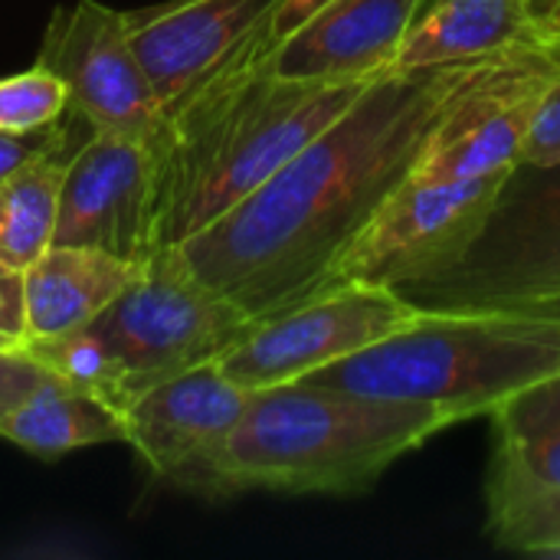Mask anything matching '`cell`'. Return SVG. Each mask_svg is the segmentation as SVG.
Segmentation results:
<instances>
[{
	"label": "cell",
	"instance_id": "1",
	"mask_svg": "<svg viewBox=\"0 0 560 560\" xmlns=\"http://www.w3.org/2000/svg\"><path fill=\"white\" fill-rule=\"evenodd\" d=\"M482 62L371 79L358 102L262 187L180 243L190 269L249 322L331 289L338 262L404 187L433 128Z\"/></svg>",
	"mask_w": 560,
	"mask_h": 560
},
{
	"label": "cell",
	"instance_id": "2",
	"mask_svg": "<svg viewBox=\"0 0 560 560\" xmlns=\"http://www.w3.org/2000/svg\"><path fill=\"white\" fill-rule=\"evenodd\" d=\"M262 39L164 115L158 161V246H180L335 125L371 79H282ZM377 79V75H374Z\"/></svg>",
	"mask_w": 560,
	"mask_h": 560
},
{
	"label": "cell",
	"instance_id": "15",
	"mask_svg": "<svg viewBox=\"0 0 560 560\" xmlns=\"http://www.w3.org/2000/svg\"><path fill=\"white\" fill-rule=\"evenodd\" d=\"M538 43L528 0H427L387 72L489 59Z\"/></svg>",
	"mask_w": 560,
	"mask_h": 560
},
{
	"label": "cell",
	"instance_id": "12",
	"mask_svg": "<svg viewBox=\"0 0 560 560\" xmlns=\"http://www.w3.org/2000/svg\"><path fill=\"white\" fill-rule=\"evenodd\" d=\"M52 246H89L125 262L161 249L154 141L92 131L66 161Z\"/></svg>",
	"mask_w": 560,
	"mask_h": 560
},
{
	"label": "cell",
	"instance_id": "16",
	"mask_svg": "<svg viewBox=\"0 0 560 560\" xmlns=\"http://www.w3.org/2000/svg\"><path fill=\"white\" fill-rule=\"evenodd\" d=\"M138 262L89 246H49L26 272V338L92 325L131 282Z\"/></svg>",
	"mask_w": 560,
	"mask_h": 560
},
{
	"label": "cell",
	"instance_id": "17",
	"mask_svg": "<svg viewBox=\"0 0 560 560\" xmlns=\"http://www.w3.org/2000/svg\"><path fill=\"white\" fill-rule=\"evenodd\" d=\"M0 436L39 459H59L72 450L125 443V417L98 394L43 374V381L0 417Z\"/></svg>",
	"mask_w": 560,
	"mask_h": 560
},
{
	"label": "cell",
	"instance_id": "7",
	"mask_svg": "<svg viewBox=\"0 0 560 560\" xmlns=\"http://www.w3.org/2000/svg\"><path fill=\"white\" fill-rule=\"evenodd\" d=\"M420 315L423 308L390 285L338 282L253 322L217 368L246 390L305 381L308 374L397 335Z\"/></svg>",
	"mask_w": 560,
	"mask_h": 560
},
{
	"label": "cell",
	"instance_id": "21",
	"mask_svg": "<svg viewBox=\"0 0 560 560\" xmlns=\"http://www.w3.org/2000/svg\"><path fill=\"white\" fill-rule=\"evenodd\" d=\"M489 538L505 551L560 558V489L486 479Z\"/></svg>",
	"mask_w": 560,
	"mask_h": 560
},
{
	"label": "cell",
	"instance_id": "19",
	"mask_svg": "<svg viewBox=\"0 0 560 560\" xmlns=\"http://www.w3.org/2000/svg\"><path fill=\"white\" fill-rule=\"evenodd\" d=\"M52 151L36 154L0 180V262L26 272L49 246L59 210V187L66 158Z\"/></svg>",
	"mask_w": 560,
	"mask_h": 560
},
{
	"label": "cell",
	"instance_id": "5",
	"mask_svg": "<svg viewBox=\"0 0 560 560\" xmlns=\"http://www.w3.org/2000/svg\"><path fill=\"white\" fill-rule=\"evenodd\" d=\"M397 292L423 312L560 315V161H518L463 253Z\"/></svg>",
	"mask_w": 560,
	"mask_h": 560
},
{
	"label": "cell",
	"instance_id": "13",
	"mask_svg": "<svg viewBox=\"0 0 560 560\" xmlns=\"http://www.w3.org/2000/svg\"><path fill=\"white\" fill-rule=\"evenodd\" d=\"M279 7L282 0H177L128 13L131 46L164 115L276 36Z\"/></svg>",
	"mask_w": 560,
	"mask_h": 560
},
{
	"label": "cell",
	"instance_id": "6",
	"mask_svg": "<svg viewBox=\"0 0 560 560\" xmlns=\"http://www.w3.org/2000/svg\"><path fill=\"white\" fill-rule=\"evenodd\" d=\"M249 325L230 299L190 269L180 246H161L141 259L131 282L92 322L135 394L154 381L217 364Z\"/></svg>",
	"mask_w": 560,
	"mask_h": 560
},
{
	"label": "cell",
	"instance_id": "8",
	"mask_svg": "<svg viewBox=\"0 0 560 560\" xmlns=\"http://www.w3.org/2000/svg\"><path fill=\"white\" fill-rule=\"evenodd\" d=\"M558 72L560 46L545 43L486 59L433 128L410 180L486 177L518 164L538 102Z\"/></svg>",
	"mask_w": 560,
	"mask_h": 560
},
{
	"label": "cell",
	"instance_id": "26",
	"mask_svg": "<svg viewBox=\"0 0 560 560\" xmlns=\"http://www.w3.org/2000/svg\"><path fill=\"white\" fill-rule=\"evenodd\" d=\"M56 144H62V135L56 131V125L43 131H0V180L13 174L16 167H23L26 161H33L36 154L52 151Z\"/></svg>",
	"mask_w": 560,
	"mask_h": 560
},
{
	"label": "cell",
	"instance_id": "9",
	"mask_svg": "<svg viewBox=\"0 0 560 560\" xmlns=\"http://www.w3.org/2000/svg\"><path fill=\"white\" fill-rule=\"evenodd\" d=\"M36 66L49 69L66 85L69 105L92 125V131L158 141L164 108L158 105L131 46L128 10L98 0L56 7Z\"/></svg>",
	"mask_w": 560,
	"mask_h": 560
},
{
	"label": "cell",
	"instance_id": "3",
	"mask_svg": "<svg viewBox=\"0 0 560 560\" xmlns=\"http://www.w3.org/2000/svg\"><path fill=\"white\" fill-rule=\"evenodd\" d=\"M459 417L427 404L358 397L308 381L249 390L223 450L226 495H358Z\"/></svg>",
	"mask_w": 560,
	"mask_h": 560
},
{
	"label": "cell",
	"instance_id": "14",
	"mask_svg": "<svg viewBox=\"0 0 560 560\" xmlns=\"http://www.w3.org/2000/svg\"><path fill=\"white\" fill-rule=\"evenodd\" d=\"M427 0H328L302 26L276 39L269 66L282 79H374Z\"/></svg>",
	"mask_w": 560,
	"mask_h": 560
},
{
	"label": "cell",
	"instance_id": "23",
	"mask_svg": "<svg viewBox=\"0 0 560 560\" xmlns=\"http://www.w3.org/2000/svg\"><path fill=\"white\" fill-rule=\"evenodd\" d=\"M518 161L525 164H558L560 161V72L538 102V112L532 118Z\"/></svg>",
	"mask_w": 560,
	"mask_h": 560
},
{
	"label": "cell",
	"instance_id": "25",
	"mask_svg": "<svg viewBox=\"0 0 560 560\" xmlns=\"http://www.w3.org/2000/svg\"><path fill=\"white\" fill-rule=\"evenodd\" d=\"M43 368L23 348H0V417L13 410L39 381Z\"/></svg>",
	"mask_w": 560,
	"mask_h": 560
},
{
	"label": "cell",
	"instance_id": "20",
	"mask_svg": "<svg viewBox=\"0 0 560 560\" xmlns=\"http://www.w3.org/2000/svg\"><path fill=\"white\" fill-rule=\"evenodd\" d=\"M23 351L46 374H56L59 381H66L72 387L98 394L102 400H108L118 410H125L135 394L121 361L115 358L108 341L92 325H82V328H72V331L52 335V338H26Z\"/></svg>",
	"mask_w": 560,
	"mask_h": 560
},
{
	"label": "cell",
	"instance_id": "22",
	"mask_svg": "<svg viewBox=\"0 0 560 560\" xmlns=\"http://www.w3.org/2000/svg\"><path fill=\"white\" fill-rule=\"evenodd\" d=\"M69 108L66 85L43 66L0 79V131H43Z\"/></svg>",
	"mask_w": 560,
	"mask_h": 560
},
{
	"label": "cell",
	"instance_id": "4",
	"mask_svg": "<svg viewBox=\"0 0 560 560\" xmlns=\"http://www.w3.org/2000/svg\"><path fill=\"white\" fill-rule=\"evenodd\" d=\"M560 374V315L423 312L397 335L341 358L308 384L427 404L459 417H492L518 390Z\"/></svg>",
	"mask_w": 560,
	"mask_h": 560
},
{
	"label": "cell",
	"instance_id": "28",
	"mask_svg": "<svg viewBox=\"0 0 560 560\" xmlns=\"http://www.w3.org/2000/svg\"><path fill=\"white\" fill-rule=\"evenodd\" d=\"M328 0H282L279 13H276V39H282L285 33H292L295 26H302L312 13H318Z\"/></svg>",
	"mask_w": 560,
	"mask_h": 560
},
{
	"label": "cell",
	"instance_id": "27",
	"mask_svg": "<svg viewBox=\"0 0 560 560\" xmlns=\"http://www.w3.org/2000/svg\"><path fill=\"white\" fill-rule=\"evenodd\" d=\"M535 36L545 46H560V0H528Z\"/></svg>",
	"mask_w": 560,
	"mask_h": 560
},
{
	"label": "cell",
	"instance_id": "11",
	"mask_svg": "<svg viewBox=\"0 0 560 560\" xmlns=\"http://www.w3.org/2000/svg\"><path fill=\"white\" fill-rule=\"evenodd\" d=\"M246 404V387L203 364L141 387L121 410L125 443L158 479L203 499H230L223 450Z\"/></svg>",
	"mask_w": 560,
	"mask_h": 560
},
{
	"label": "cell",
	"instance_id": "10",
	"mask_svg": "<svg viewBox=\"0 0 560 560\" xmlns=\"http://www.w3.org/2000/svg\"><path fill=\"white\" fill-rule=\"evenodd\" d=\"M509 171L463 180L407 177L404 187L351 243V249L335 269L331 285L374 282L400 289L407 282L440 272L472 240Z\"/></svg>",
	"mask_w": 560,
	"mask_h": 560
},
{
	"label": "cell",
	"instance_id": "24",
	"mask_svg": "<svg viewBox=\"0 0 560 560\" xmlns=\"http://www.w3.org/2000/svg\"><path fill=\"white\" fill-rule=\"evenodd\" d=\"M26 345V285L23 272L0 262V348Z\"/></svg>",
	"mask_w": 560,
	"mask_h": 560
},
{
	"label": "cell",
	"instance_id": "18",
	"mask_svg": "<svg viewBox=\"0 0 560 560\" xmlns=\"http://www.w3.org/2000/svg\"><path fill=\"white\" fill-rule=\"evenodd\" d=\"M492 479L560 489V374L518 390L492 413Z\"/></svg>",
	"mask_w": 560,
	"mask_h": 560
}]
</instances>
